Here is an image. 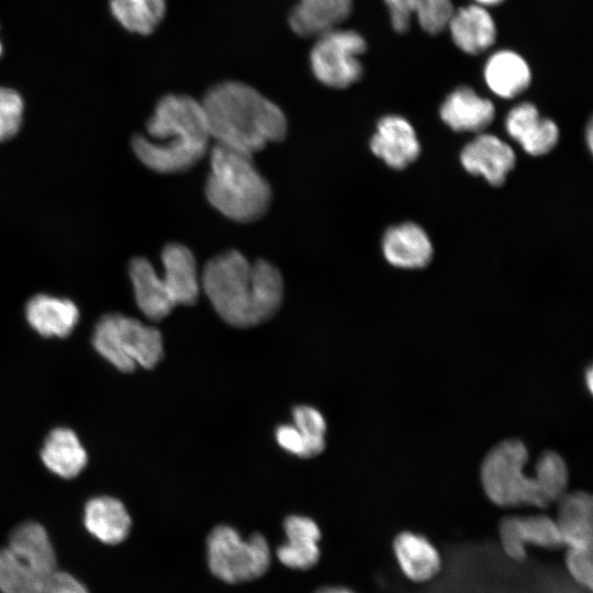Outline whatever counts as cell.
Returning a JSON list of instances; mask_svg holds the SVG:
<instances>
[{"label": "cell", "mask_w": 593, "mask_h": 593, "mask_svg": "<svg viewBox=\"0 0 593 593\" xmlns=\"http://www.w3.org/2000/svg\"><path fill=\"white\" fill-rule=\"evenodd\" d=\"M201 289L230 325L250 327L271 317L283 298V280L270 262L249 261L237 250L211 258L200 275Z\"/></svg>", "instance_id": "6da1fadb"}, {"label": "cell", "mask_w": 593, "mask_h": 593, "mask_svg": "<svg viewBox=\"0 0 593 593\" xmlns=\"http://www.w3.org/2000/svg\"><path fill=\"white\" fill-rule=\"evenodd\" d=\"M211 139L248 155L283 139L287 119L281 109L253 87L224 81L201 100Z\"/></svg>", "instance_id": "7a4b0ae2"}, {"label": "cell", "mask_w": 593, "mask_h": 593, "mask_svg": "<svg viewBox=\"0 0 593 593\" xmlns=\"http://www.w3.org/2000/svg\"><path fill=\"white\" fill-rule=\"evenodd\" d=\"M149 138L135 135L132 147L149 169L181 172L205 155L211 135L201 101L184 94H168L156 104L146 124Z\"/></svg>", "instance_id": "3957f363"}, {"label": "cell", "mask_w": 593, "mask_h": 593, "mask_svg": "<svg viewBox=\"0 0 593 593\" xmlns=\"http://www.w3.org/2000/svg\"><path fill=\"white\" fill-rule=\"evenodd\" d=\"M205 197L224 216L244 223L267 212L271 188L251 155L215 144L210 153Z\"/></svg>", "instance_id": "277c9868"}, {"label": "cell", "mask_w": 593, "mask_h": 593, "mask_svg": "<svg viewBox=\"0 0 593 593\" xmlns=\"http://www.w3.org/2000/svg\"><path fill=\"white\" fill-rule=\"evenodd\" d=\"M527 460V447L517 438L504 439L489 450L481 462L480 481L492 503L502 507L548 506L535 475L525 473Z\"/></svg>", "instance_id": "5b68a950"}, {"label": "cell", "mask_w": 593, "mask_h": 593, "mask_svg": "<svg viewBox=\"0 0 593 593\" xmlns=\"http://www.w3.org/2000/svg\"><path fill=\"white\" fill-rule=\"evenodd\" d=\"M94 349L118 370L128 373L137 366L152 369L163 358L160 332L120 313L103 315L92 335Z\"/></svg>", "instance_id": "8992f818"}, {"label": "cell", "mask_w": 593, "mask_h": 593, "mask_svg": "<svg viewBox=\"0 0 593 593\" xmlns=\"http://www.w3.org/2000/svg\"><path fill=\"white\" fill-rule=\"evenodd\" d=\"M206 558L214 577L230 584L256 580L270 566L267 539L256 533L244 539L232 526H215L206 538Z\"/></svg>", "instance_id": "52a82bcc"}, {"label": "cell", "mask_w": 593, "mask_h": 593, "mask_svg": "<svg viewBox=\"0 0 593 593\" xmlns=\"http://www.w3.org/2000/svg\"><path fill=\"white\" fill-rule=\"evenodd\" d=\"M367 49L365 37L347 29H331L320 35L310 53L314 76L323 85L344 89L356 83L363 72L361 56Z\"/></svg>", "instance_id": "ba28073f"}, {"label": "cell", "mask_w": 593, "mask_h": 593, "mask_svg": "<svg viewBox=\"0 0 593 593\" xmlns=\"http://www.w3.org/2000/svg\"><path fill=\"white\" fill-rule=\"evenodd\" d=\"M500 546L504 555L515 562H523L527 547L553 550L562 547L555 518L546 514L505 516L499 524Z\"/></svg>", "instance_id": "9c48e42d"}, {"label": "cell", "mask_w": 593, "mask_h": 593, "mask_svg": "<svg viewBox=\"0 0 593 593\" xmlns=\"http://www.w3.org/2000/svg\"><path fill=\"white\" fill-rule=\"evenodd\" d=\"M445 31L452 44L470 56L490 52L497 40V24L491 10L473 2L455 8Z\"/></svg>", "instance_id": "30bf717a"}, {"label": "cell", "mask_w": 593, "mask_h": 593, "mask_svg": "<svg viewBox=\"0 0 593 593\" xmlns=\"http://www.w3.org/2000/svg\"><path fill=\"white\" fill-rule=\"evenodd\" d=\"M392 552L403 577L416 584L434 580L444 566L441 552L436 545L417 532L398 533L392 540Z\"/></svg>", "instance_id": "8fae6325"}, {"label": "cell", "mask_w": 593, "mask_h": 593, "mask_svg": "<svg viewBox=\"0 0 593 593\" xmlns=\"http://www.w3.org/2000/svg\"><path fill=\"white\" fill-rule=\"evenodd\" d=\"M370 148L376 156L394 169L407 167L421 152L414 127L405 118L398 114H388L378 121Z\"/></svg>", "instance_id": "7c38bea8"}, {"label": "cell", "mask_w": 593, "mask_h": 593, "mask_svg": "<svg viewBox=\"0 0 593 593\" xmlns=\"http://www.w3.org/2000/svg\"><path fill=\"white\" fill-rule=\"evenodd\" d=\"M486 88L501 99H514L532 83L533 71L528 60L517 51H491L482 66Z\"/></svg>", "instance_id": "4fadbf2b"}, {"label": "cell", "mask_w": 593, "mask_h": 593, "mask_svg": "<svg viewBox=\"0 0 593 593\" xmlns=\"http://www.w3.org/2000/svg\"><path fill=\"white\" fill-rule=\"evenodd\" d=\"M460 161L468 172L501 186L515 166V153L495 135L482 133L462 148Z\"/></svg>", "instance_id": "5bb4252c"}, {"label": "cell", "mask_w": 593, "mask_h": 593, "mask_svg": "<svg viewBox=\"0 0 593 593\" xmlns=\"http://www.w3.org/2000/svg\"><path fill=\"white\" fill-rule=\"evenodd\" d=\"M164 275L160 283L171 303L192 305L201 289L200 276L191 250L179 243L168 244L161 253Z\"/></svg>", "instance_id": "9a60e30c"}, {"label": "cell", "mask_w": 593, "mask_h": 593, "mask_svg": "<svg viewBox=\"0 0 593 593\" xmlns=\"http://www.w3.org/2000/svg\"><path fill=\"white\" fill-rule=\"evenodd\" d=\"M505 128L508 135L533 156L549 153L559 138L557 124L542 118L532 102L514 105L505 118Z\"/></svg>", "instance_id": "2e32d148"}, {"label": "cell", "mask_w": 593, "mask_h": 593, "mask_svg": "<svg viewBox=\"0 0 593 593\" xmlns=\"http://www.w3.org/2000/svg\"><path fill=\"white\" fill-rule=\"evenodd\" d=\"M443 122L456 132L485 130L495 116L494 103L472 87L459 86L454 89L439 108Z\"/></svg>", "instance_id": "e0dca14e"}, {"label": "cell", "mask_w": 593, "mask_h": 593, "mask_svg": "<svg viewBox=\"0 0 593 593\" xmlns=\"http://www.w3.org/2000/svg\"><path fill=\"white\" fill-rule=\"evenodd\" d=\"M392 29L406 33L414 20L429 35L445 31L456 8L452 0H383Z\"/></svg>", "instance_id": "ac0fdd59"}, {"label": "cell", "mask_w": 593, "mask_h": 593, "mask_svg": "<svg viewBox=\"0 0 593 593\" xmlns=\"http://www.w3.org/2000/svg\"><path fill=\"white\" fill-rule=\"evenodd\" d=\"M562 547L592 549L593 545V501L588 492L564 493L558 500L555 518Z\"/></svg>", "instance_id": "d6986e66"}, {"label": "cell", "mask_w": 593, "mask_h": 593, "mask_svg": "<svg viewBox=\"0 0 593 593\" xmlns=\"http://www.w3.org/2000/svg\"><path fill=\"white\" fill-rule=\"evenodd\" d=\"M382 249L392 266L405 269L423 268L433 256V246L425 231L406 222L390 227L383 236Z\"/></svg>", "instance_id": "ffe728a7"}, {"label": "cell", "mask_w": 593, "mask_h": 593, "mask_svg": "<svg viewBox=\"0 0 593 593\" xmlns=\"http://www.w3.org/2000/svg\"><path fill=\"white\" fill-rule=\"evenodd\" d=\"M287 541L277 549L282 564L294 570H309L320 560L321 530L310 517L290 515L283 523Z\"/></svg>", "instance_id": "44dd1931"}, {"label": "cell", "mask_w": 593, "mask_h": 593, "mask_svg": "<svg viewBox=\"0 0 593 593\" xmlns=\"http://www.w3.org/2000/svg\"><path fill=\"white\" fill-rule=\"evenodd\" d=\"M83 524L99 541L118 545L127 538L132 519L120 500L102 495L92 497L86 503Z\"/></svg>", "instance_id": "7402d4cb"}, {"label": "cell", "mask_w": 593, "mask_h": 593, "mask_svg": "<svg viewBox=\"0 0 593 593\" xmlns=\"http://www.w3.org/2000/svg\"><path fill=\"white\" fill-rule=\"evenodd\" d=\"M353 0H298L288 22L300 36H317L337 27L350 14Z\"/></svg>", "instance_id": "603a6c76"}, {"label": "cell", "mask_w": 593, "mask_h": 593, "mask_svg": "<svg viewBox=\"0 0 593 593\" xmlns=\"http://www.w3.org/2000/svg\"><path fill=\"white\" fill-rule=\"evenodd\" d=\"M25 316L40 335L63 338L74 331L79 320V311L68 299L37 294L26 303Z\"/></svg>", "instance_id": "cb8c5ba5"}, {"label": "cell", "mask_w": 593, "mask_h": 593, "mask_svg": "<svg viewBox=\"0 0 593 593\" xmlns=\"http://www.w3.org/2000/svg\"><path fill=\"white\" fill-rule=\"evenodd\" d=\"M8 548L43 578L57 570L55 549L45 528L26 521L13 528Z\"/></svg>", "instance_id": "d4e9b609"}, {"label": "cell", "mask_w": 593, "mask_h": 593, "mask_svg": "<svg viewBox=\"0 0 593 593\" xmlns=\"http://www.w3.org/2000/svg\"><path fill=\"white\" fill-rule=\"evenodd\" d=\"M41 458L45 467L58 477L71 479L86 467L88 456L75 432L54 428L46 437Z\"/></svg>", "instance_id": "484cf974"}, {"label": "cell", "mask_w": 593, "mask_h": 593, "mask_svg": "<svg viewBox=\"0 0 593 593\" xmlns=\"http://www.w3.org/2000/svg\"><path fill=\"white\" fill-rule=\"evenodd\" d=\"M128 273L136 304L145 316L160 321L174 310L175 305L163 289L159 275L146 258L131 260Z\"/></svg>", "instance_id": "4316f807"}, {"label": "cell", "mask_w": 593, "mask_h": 593, "mask_svg": "<svg viewBox=\"0 0 593 593\" xmlns=\"http://www.w3.org/2000/svg\"><path fill=\"white\" fill-rule=\"evenodd\" d=\"M113 16L126 30L147 35L165 15V0H110Z\"/></svg>", "instance_id": "83f0119b"}, {"label": "cell", "mask_w": 593, "mask_h": 593, "mask_svg": "<svg viewBox=\"0 0 593 593\" xmlns=\"http://www.w3.org/2000/svg\"><path fill=\"white\" fill-rule=\"evenodd\" d=\"M45 578L15 556L8 547L0 548V592L42 593Z\"/></svg>", "instance_id": "f1b7e54d"}, {"label": "cell", "mask_w": 593, "mask_h": 593, "mask_svg": "<svg viewBox=\"0 0 593 593\" xmlns=\"http://www.w3.org/2000/svg\"><path fill=\"white\" fill-rule=\"evenodd\" d=\"M535 478L548 505L566 493L568 467L563 458L553 450L544 451L535 465Z\"/></svg>", "instance_id": "f546056e"}, {"label": "cell", "mask_w": 593, "mask_h": 593, "mask_svg": "<svg viewBox=\"0 0 593 593\" xmlns=\"http://www.w3.org/2000/svg\"><path fill=\"white\" fill-rule=\"evenodd\" d=\"M293 425L302 436L305 458L320 455L325 449L326 422L313 406L301 404L292 410Z\"/></svg>", "instance_id": "4dcf8cb0"}, {"label": "cell", "mask_w": 593, "mask_h": 593, "mask_svg": "<svg viewBox=\"0 0 593 593\" xmlns=\"http://www.w3.org/2000/svg\"><path fill=\"white\" fill-rule=\"evenodd\" d=\"M23 108L22 97L15 90L0 87V142L10 139L19 132Z\"/></svg>", "instance_id": "1f68e13d"}, {"label": "cell", "mask_w": 593, "mask_h": 593, "mask_svg": "<svg viewBox=\"0 0 593 593\" xmlns=\"http://www.w3.org/2000/svg\"><path fill=\"white\" fill-rule=\"evenodd\" d=\"M564 567L570 579L581 589L593 588L592 549L566 548Z\"/></svg>", "instance_id": "d6a6232c"}, {"label": "cell", "mask_w": 593, "mask_h": 593, "mask_svg": "<svg viewBox=\"0 0 593 593\" xmlns=\"http://www.w3.org/2000/svg\"><path fill=\"white\" fill-rule=\"evenodd\" d=\"M42 593H89V591L70 573L56 570L45 579Z\"/></svg>", "instance_id": "836d02e7"}, {"label": "cell", "mask_w": 593, "mask_h": 593, "mask_svg": "<svg viewBox=\"0 0 593 593\" xmlns=\"http://www.w3.org/2000/svg\"><path fill=\"white\" fill-rule=\"evenodd\" d=\"M276 440L286 451L305 458V446L294 425L283 424L276 429Z\"/></svg>", "instance_id": "e575fe53"}, {"label": "cell", "mask_w": 593, "mask_h": 593, "mask_svg": "<svg viewBox=\"0 0 593 593\" xmlns=\"http://www.w3.org/2000/svg\"><path fill=\"white\" fill-rule=\"evenodd\" d=\"M315 593H356L349 588L340 585H328L318 589Z\"/></svg>", "instance_id": "d590c367"}, {"label": "cell", "mask_w": 593, "mask_h": 593, "mask_svg": "<svg viewBox=\"0 0 593 593\" xmlns=\"http://www.w3.org/2000/svg\"><path fill=\"white\" fill-rule=\"evenodd\" d=\"M506 0H471V2L475 3V4H479V5H482V7H485V8H494V7H497L502 3H504Z\"/></svg>", "instance_id": "8d00e7d4"}, {"label": "cell", "mask_w": 593, "mask_h": 593, "mask_svg": "<svg viewBox=\"0 0 593 593\" xmlns=\"http://www.w3.org/2000/svg\"><path fill=\"white\" fill-rule=\"evenodd\" d=\"M584 377L586 378V379H585V381H586V388L589 389L590 392H592V385H593V383H592V377H593V374H592V368H591V367L588 368V370H586Z\"/></svg>", "instance_id": "74e56055"}, {"label": "cell", "mask_w": 593, "mask_h": 593, "mask_svg": "<svg viewBox=\"0 0 593 593\" xmlns=\"http://www.w3.org/2000/svg\"><path fill=\"white\" fill-rule=\"evenodd\" d=\"M2 55V45H1V42H0V56Z\"/></svg>", "instance_id": "f35d334b"}]
</instances>
